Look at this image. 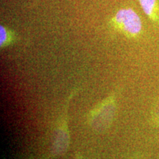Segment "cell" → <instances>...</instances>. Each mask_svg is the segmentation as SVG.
Here are the masks:
<instances>
[{
  "instance_id": "obj_5",
  "label": "cell",
  "mask_w": 159,
  "mask_h": 159,
  "mask_svg": "<svg viewBox=\"0 0 159 159\" xmlns=\"http://www.w3.org/2000/svg\"><path fill=\"white\" fill-rule=\"evenodd\" d=\"M7 39V33L5 27L1 26L0 27V43L1 46L5 44Z\"/></svg>"
},
{
  "instance_id": "obj_1",
  "label": "cell",
  "mask_w": 159,
  "mask_h": 159,
  "mask_svg": "<svg viewBox=\"0 0 159 159\" xmlns=\"http://www.w3.org/2000/svg\"><path fill=\"white\" fill-rule=\"evenodd\" d=\"M116 112V101L114 94L105 98L91 110L88 115V123L97 133H103L112 125Z\"/></svg>"
},
{
  "instance_id": "obj_3",
  "label": "cell",
  "mask_w": 159,
  "mask_h": 159,
  "mask_svg": "<svg viewBox=\"0 0 159 159\" xmlns=\"http://www.w3.org/2000/svg\"><path fill=\"white\" fill-rule=\"evenodd\" d=\"M116 21L129 35H136L142 30V21L136 12L131 9L119 11L116 15Z\"/></svg>"
},
{
  "instance_id": "obj_4",
  "label": "cell",
  "mask_w": 159,
  "mask_h": 159,
  "mask_svg": "<svg viewBox=\"0 0 159 159\" xmlns=\"http://www.w3.org/2000/svg\"><path fill=\"white\" fill-rule=\"evenodd\" d=\"M143 11L149 16H152L156 0H139Z\"/></svg>"
},
{
  "instance_id": "obj_2",
  "label": "cell",
  "mask_w": 159,
  "mask_h": 159,
  "mask_svg": "<svg viewBox=\"0 0 159 159\" xmlns=\"http://www.w3.org/2000/svg\"><path fill=\"white\" fill-rule=\"evenodd\" d=\"M69 103V99L67 105ZM67 105L65 107L63 114L57 123L52 144V154L54 156H61L64 155L68 150L70 144V134H69L68 117H67Z\"/></svg>"
},
{
  "instance_id": "obj_6",
  "label": "cell",
  "mask_w": 159,
  "mask_h": 159,
  "mask_svg": "<svg viewBox=\"0 0 159 159\" xmlns=\"http://www.w3.org/2000/svg\"><path fill=\"white\" fill-rule=\"evenodd\" d=\"M74 159H84V158H83V157L80 156V155H76Z\"/></svg>"
}]
</instances>
